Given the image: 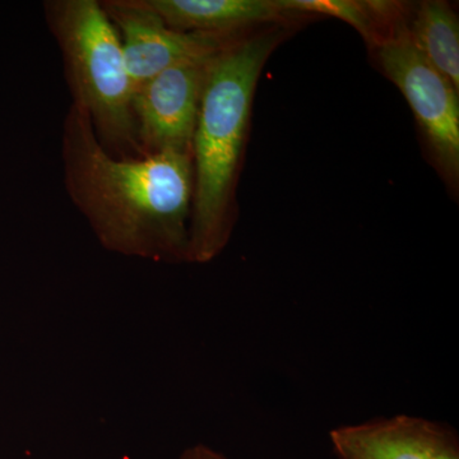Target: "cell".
<instances>
[{"label": "cell", "instance_id": "cell-1", "mask_svg": "<svg viewBox=\"0 0 459 459\" xmlns=\"http://www.w3.org/2000/svg\"><path fill=\"white\" fill-rule=\"evenodd\" d=\"M62 157L69 197L102 247L156 262H189L192 151L111 156L89 114L74 102L63 126Z\"/></svg>", "mask_w": 459, "mask_h": 459}, {"label": "cell", "instance_id": "cell-2", "mask_svg": "<svg viewBox=\"0 0 459 459\" xmlns=\"http://www.w3.org/2000/svg\"><path fill=\"white\" fill-rule=\"evenodd\" d=\"M283 36L281 27H272L232 38L214 56L192 142L189 262H211L228 244L253 96L263 66Z\"/></svg>", "mask_w": 459, "mask_h": 459}, {"label": "cell", "instance_id": "cell-3", "mask_svg": "<svg viewBox=\"0 0 459 459\" xmlns=\"http://www.w3.org/2000/svg\"><path fill=\"white\" fill-rule=\"evenodd\" d=\"M45 13L62 51L74 104L86 110L99 138L120 157L143 156L122 42L104 5L96 0H54L45 3Z\"/></svg>", "mask_w": 459, "mask_h": 459}, {"label": "cell", "instance_id": "cell-4", "mask_svg": "<svg viewBox=\"0 0 459 459\" xmlns=\"http://www.w3.org/2000/svg\"><path fill=\"white\" fill-rule=\"evenodd\" d=\"M377 62L409 101L435 165L446 183L459 177L458 91L413 44L407 21L398 17L374 47Z\"/></svg>", "mask_w": 459, "mask_h": 459}, {"label": "cell", "instance_id": "cell-5", "mask_svg": "<svg viewBox=\"0 0 459 459\" xmlns=\"http://www.w3.org/2000/svg\"><path fill=\"white\" fill-rule=\"evenodd\" d=\"M219 51L169 66L134 90L132 111L143 156L192 151L202 95Z\"/></svg>", "mask_w": 459, "mask_h": 459}, {"label": "cell", "instance_id": "cell-6", "mask_svg": "<svg viewBox=\"0 0 459 459\" xmlns=\"http://www.w3.org/2000/svg\"><path fill=\"white\" fill-rule=\"evenodd\" d=\"M102 5L119 30L133 92L169 66L219 51L232 39L177 31L144 0H110Z\"/></svg>", "mask_w": 459, "mask_h": 459}, {"label": "cell", "instance_id": "cell-7", "mask_svg": "<svg viewBox=\"0 0 459 459\" xmlns=\"http://www.w3.org/2000/svg\"><path fill=\"white\" fill-rule=\"evenodd\" d=\"M329 439L338 459H459L457 431L418 416L343 425Z\"/></svg>", "mask_w": 459, "mask_h": 459}, {"label": "cell", "instance_id": "cell-8", "mask_svg": "<svg viewBox=\"0 0 459 459\" xmlns=\"http://www.w3.org/2000/svg\"><path fill=\"white\" fill-rule=\"evenodd\" d=\"M179 32L230 38L246 27L279 22L290 14L276 0H144Z\"/></svg>", "mask_w": 459, "mask_h": 459}, {"label": "cell", "instance_id": "cell-9", "mask_svg": "<svg viewBox=\"0 0 459 459\" xmlns=\"http://www.w3.org/2000/svg\"><path fill=\"white\" fill-rule=\"evenodd\" d=\"M413 44L430 65L459 90V25L446 2H424L407 22Z\"/></svg>", "mask_w": 459, "mask_h": 459}, {"label": "cell", "instance_id": "cell-10", "mask_svg": "<svg viewBox=\"0 0 459 459\" xmlns=\"http://www.w3.org/2000/svg\"><path fill=\"white\" fill-rule=\"evenodd\" d=\"M279 7L290 16L318 14L338 18L349 23L371 47L400 17L398 5L386 2H358V0H276Z\"/></svg>", "mask_w": 459, "mask_h": 459}, {"label": "cell", "instance_id": "cell-11", "mask_svg": "<svg viewBox=\"0 0 459 459\" xmlns=\"http://www.w3.org/2000/svg\"><path fill=\"white\" fill-rule=\"evenodd\" d=\"M186 451H188L189 459H229L222 453L214 451L213 448L204 444L190 446Z\"/></svg>", "mask_w": 459, "mask_h": 459}, {"label": "cell", "instance_id": "cell-12", "mask_svg": "<svg viewBox=\"0 0 459 459\" xmlns=\"http://www.w3.org/2000/svg\"><path fill=\"white\" fill-rule=\"evenodd\" d=\"M180 459H189L188 451H184L183 455H180Z\"/></svg>", "mask_w": 459, "mask_h": 459}]
</instances>
